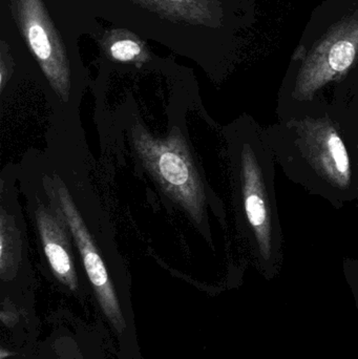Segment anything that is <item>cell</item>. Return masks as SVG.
I'll return each instance as SVG.
<instances>
[{"label": "cell", "instance_id": "obj_1", "mask_svg": "<svg viewBox=\"0 0 358 359\" xmlns=\"http://www.w3.org/2000/svg\"><path fill=\"white\" fill-rule=\"evenodd\" d=\"M264 132L290 181L336 209L357 201V141L328 105L277 119Z\"/></svg>", "mask_w": 358, "mask_h": 359}, {"label": "cell", "instance_id": "obj_2", "mask_svg": "<svg viewBox=\"0 0 358 359\" xmlns=\"http://www.w3.org/2000/svg\"><path fill=\"white\" fill-rule=\"evenodd\" d=\"M227 138L240 236L259 271L271 278L284 262L275 191L277 162L264 128L247 114L228 128Z\"/></svg>", "mask_w": 358, "mask_h": 359}, {"label": "cell", "instance_id": "obj_3", "mask_svg": "<svg viewBox=\"0 0 358 359\" xmlns=\"http://www.w3.org/2000/svg\"><path fill=\"white\" fill-rule=\"evenodd\" d=\"M137 153L162 189L198 223L205 213V188L180 134L155 138L144 128L134 130Z\"/></svg>", "mask_w": 358, "mask_h": 359}, {"label": "cell", "instance_id": "obj_4", "mask_svg": "<svg viewBox=\"0 0 358 359\" xmlns=\"http://www.w3.org/2000/svg\"><path fill=\"white\" fill-rule=\"evenodd\" d=\"M25 39L55 92L67 101L71 90L69 61L40 0H19Z\"/></svg>", "mask_w": 358, "mask_h": 359}, {"label": "cell", "instance_id": "obj_5", "mask_svg": "<svg viewBox=\"0 0 358 359\" xmlns=\"http://www.w3.org/2000/svg\"><path fill=\"white\" fill-rule=\"evenodd\" d=\"M57 200L58 209L62 215L65 225L69 227L71 236L77 243L86 273L94 287L101 308L116 330L121 333L125 328V322L106 268L69 191L60 181L57 184Z\"/></svg>", "mask_w": 358, "mask_h": 359}, {"label": "cell", "instance_id": "obj_6", "mask_svg": "<svg viewBox=\"0 0 358 359\" xmlns=\"http://www.w3.org/2000/svg\"><path fill=\"white\" fill-rule=\"evenodd\" d=\"M36 221L44 252L55 276L65 286L75 291L78 288L77 274L64 227L43 206L38 207L36 210Z\"/></svg>", "mask_w": 358, "mask_h": 359}, {"label": "cell", "instance_id": "obj_7", "mask_svg": "<svg viewBox=\"0 0 358 359\" xmlns=\"http://www.w3.org/2000/svg\"><path fill=\"white\" fill-rule=\"evenodd\" d=\"M1 236H0V257H1V270L6 271V268H10L14 264L15 252L18 251V233L15 229L13 221L10 217H6V212L1 215Z\"/></svg>", "mask_w": 358, "mask_h": 359}, {"label": "cell", "instance_id": "obj_8", "mask_svg": "<svg viewBox=\"0 0 358 359\" xmlns=\"http://www.w3.org/2000/svg\"><path fill=\"white\" fill-rule=\"evenodd\" d=\"M109 54L115 60L130 62L140 58L143 48L132 38H120L109 46Z\"/></svg>", "mask_w": 358, "mask_h": 359}, {"label": "cell", "instance_id": "obj_9", "mask_svg": "<svg viewBox=\"0 0 358 359\" xmlns=\"http://www.w3.org/2000/svg\"><path fill=\"white\" fill-rule=\"evenodd\" d=\"M163 4H168L170 8H183L185 6H191L193 4V0H162Z\"/></svg>", "mask_w": 358, "mask_h": 359}, {"label": "cell", "instance_id": "obj_10", "mask_svg": "<svg viewBox=\"0 0 358 359\" xmlns=\"http://www.w3.org/2000/svg\"><path fill=\"white\" fill-rule=\"evenodd\" d=\"M349 261L352 264L354 269L357 270V273H354V276H353V287H354L355 295H357L358 303V263L357 261H354V259H353V262L352 259H349Z\"/></svg>", "mask_w": 358, "mask_h": 359}, {"label": "cell", "instance_id": "obj_11", "mask_svg": "<svg viewBox=\"0 0 358 359\" xmlns=\"http://www.w3.org/2000/svg\"><path fill=\"white\" fill-rule=\"evenodd\" d=\"M357 170H358V141H357ZM357 201L358 202V194Z\"/></svg>", "mask_w": 358, "mask_h": 359}]
</instances>
